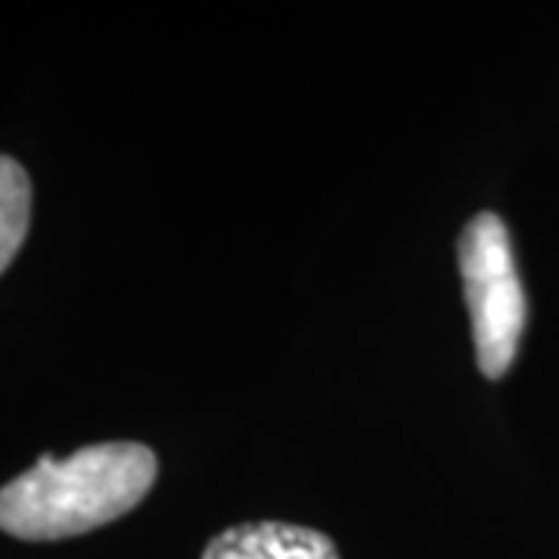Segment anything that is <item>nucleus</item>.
<instances>
[{"instance_id":"obj_4","label":"nucleus","mask_w":559,"mask_h":559,"mask_svg":"<svg viewBox=\"0 0 559 559\" xmlns=\"http://www.w3.org/2000/svg\"><path fill=\"white\" fill-rule=\"evenodd\" d=\"M32 224V180L20 162L0 156V274L20 255Z\"/></svg>"},{"instance_id":"obj_2","label":"nucleus","mask_w":559,"mask_h":559,"mask_svg":"<svg viewBox=\"0 0 559 559\" xmlns=\"http://www.w3.org/2000/svg\"><path fill=\"white\" fill-rule=\"evenodd\" d=\"M457 252L476 360L488 380H500L516 358L525 330V293L507 224L495 212H481L463 227Z\"/></svg>"},{"instance_id":"obj_3","label":"nucleus","mask_w":559,"mask_h":559,"mask_svg":"<svg viewBox=\"0 0 559 559\" xmlns=\"http://www.w3.org/2000/svg\"><path fill=\"white\" fill-rule=\"evenodd\" d=\"M202 559H340L323 532L289 522H246L209 540Z\"/></svg>"},{"instance_id":"obj_1","label":"nucleus","mask_w":559,"mask_h":559,"mask_svg":"<svg viewBox=\"0 0 559 559\" xmlns=\"http://www.w3.org/2000/svg\"><path fill=\"white\" fill-rule=\"evenodd\" d=\"M159 473L138 441H106L72 457L44 454L35 469L0 488V532L20 540H62L131 513Z\"/></svg>"}]
</instances>
